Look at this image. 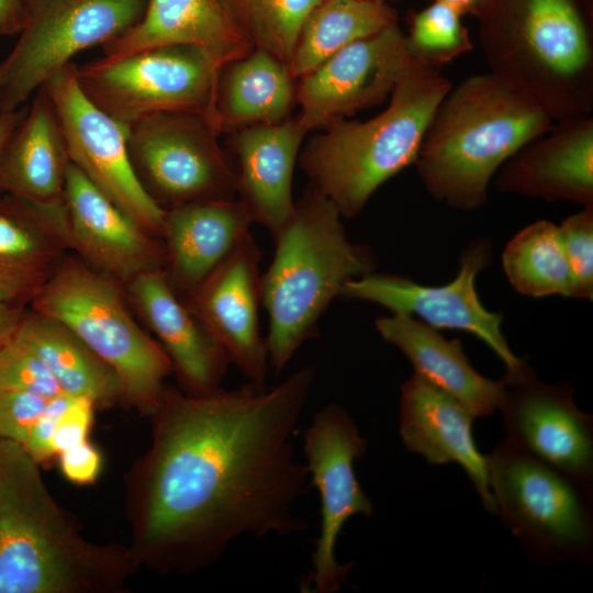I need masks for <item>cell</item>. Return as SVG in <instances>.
Masks as SVG:
<instances>
[{
  "instance_id": "6da1fadb",
  "label": "cell",
  "mask_w": 593,
  "mask_h": 593,
  "mask_svg": "<svg viewBox=\"0 0 593 593\" xmlns=\"http://www.w3.org/2000/svg\"><path fill=\"white\" fill-rule=\"evenodd\" d=\"M313 381L304 367L272 388L248 382L190 395L166 385L149 447L125 481L138 567L191 574L242 536L309 528L294 511L309 474L293 438Z\"/></svg>"
},
{
  "instance_id": "7a4b0ae2",
  "label": "cell",
  "mask_w": 593,
  "mask_h": 593,
  "mask_svg": "<svg viewBox=\"0 0 593 593\" xmlns=\"http://www.w3.org/2000/svg\"><path fill=\"white\" fill-rule=\"evenodd\" d=\"M41 468L0 439V593H120L139 568L130 546L86 539Z\"/></svg>"
},
{
  "instance_id": "3957f363",
  "label": "cell",
  "mask_w": 593,
  "mask_h": 593,
  "mask_svg": "<svg viewBox=\"0 0 593 593\" xmlns=\"http://www.w3.org/2000/svg\"><path fill=\"white\" fill-rule=\"evenodd\" d=\"M553 123L493 74L470 76L438 104L414 160L417 175L437 201L478 210L502 165Z\"/></svg>"
},
{
  "instance_id": "277c9868",
  "label": "cell",
  "mask_w": 593,
  "mask_h": 593,
  "mask_svg": "<svg viewBox=\"0 0 593 593\" xmlns=\"http://www.w3.org/2000/svg\"><path fill=\"white\" fill-rule=\"evenodd\" d=\"M342 217L336 205L310 186L273 238L275 256L260 278V293L268 314V360L276 373L317 336L322 314L344 284L377 269L374 253L348 239Z\"/></svg>"
},
{
  "instance_id": "5b68a950",
  "label": "cell",
  "mask_w": 593,
  "mask_h": 593,
  "mask_svg": "<svg viewBox=\"0 0 593 593\" xmlns=\"http://www.w3.org/2000/svg\"><path fill=\"white\" fill-rule=\"evenodd\" d=\"M490 72L553 122L593 111V37L574 0H492L481 15Z\"/></svg>"
},
{
  "instance_id": "8992f818",
  "label": "cell",
  "mask_w": 593,
  "mask_h": 593,
  "mask_svg": "<svg viewBox=\"0 0 593 593\" xmlns=\"http://www.w3.org/2000/svg\"><path fill=\"white\" fill-rule=\"evenodd\" d=\"M450 88L438 69L411 59L383 112L365 122L339 120L309 139L300 165L310 186L343 217H356L384 182L414 163Z\"/></svg>"
},
{
  "instance_id": "52a82bcc",
  "label": "cell",
  "mask_w": 593,
  "mask_h": 593,
  "mask_svg": "<svg viewBox=\"0 0 593 593\" xmlns=\"http://www.w3.org/2000/svg\"><path fill=\"white\" fill-rule=\"evenodd\" d=\"M30 307L65 324L115 371L123 404L149 417L156 412L171 362L136 322L121 283L67 254Z\"/></svg>"
},
{
  "instance_id": "ba28073f",
  "label": "cell",
  "mask_w": 593,
  "mask_h": 593,
  "mask_svg": "<svg viewBox=\"0 0 593 593\" xmlns=\"http://www.w3.org/2000/svg\"><path fill=\"white\" fill-rule=\"evenodd\" d=\"M503 526L539 563H586L593 557L592 490L507 439L486 456Z\"/></svg>"
},
{
  "instance_id": "9c48e42d",
  "label": "cell",
  "mask_w": 593,
  "mask_h": 593,
  "mask_svg": "<svg viewBox=\"0 0 593 593\" xmlns=\"http://www.w3.org/2000/svg\"><path fill=\"white\" fill-rule=\"evenodd\" d=\"M220 70L203 49L170 45L112 61L91 60L76 66V77L89 100L125 126L155 113L183 112L201 115L216 128Z\"/></svg>"
},
{
  "instance_id": "30bf717a",
  "label": "cell",
  "mask_w": 593,
  "mask_h": 593,
  "mask_svg": "<svg viewBox=\"0 0 593 593\" xmlns=\"http://www.w3.org/2000/svg\"><path fill=\"white\" fill-rule=\"evenodd\" d=\"M147 0H26L20 37L0 64L1 111H15L77 53L135 25Z\"/></svg>"
},
{
  "instance_id": "8fae6325",
  "label": "cell",
  "mask_w": 593,
  "mask_h": 593,
  "mask_svg": "<svg viewBox=\"0 0 593 593\" xmlns=\"http://www.w3.org/2000/svg\"><path fill=\"white\" fill-rule=\"evenodd\" d=\"M219 135L208 119L183 112L155 113L127 125L130 160L146 193L164 210L235 199V165Z\"/></svg>"
},
{
  "instance_id": "7c38bea8",
  "label": "cell",
  "mask_w": 593,
  "mask_h": 593,
  "mask_svg": "<svg viewBox=\"0 0 593 593\" xmlns=\"http://www.w3.org/2000/svg\"><path fill=\"white\" fill-rule=\"evenodd\" d=\"M367 447L355 421L337 403L316 412L304 433L305 467L320 495L321 515L312 569L302 584L305 592L339 591L354 564L339 563L335 549L345 523L357 514L371 516L373 511L355 472V461Z\"/></svg>"
},
{
  "instance_id": "4fadbf2b",
  "label": "cell",
  "mask_w": 593,
  "mask_h": 593,
  "mask_svg": "<svg viewBox=\"0 0 593 593\" xmlns=\"http://www.w3.org/2000/svg\"><path fill=\"white\" fill-rule=\"evenodd\" d=\"M491 260V240L478 237L466 246L457 276L445 284L426 286L406 277L374 271L347 281L340 295L379 304L391 313L411 315L435 329L469 333L503 361L506 373H515L526 361L508 346L502 331V313L486 309L477 291V278Z\"/></svg>"
},
{
  "instance_id": "5bb4252c",
  "label": "cell",
  "mask_w": 593,
  "mask_h": 593,
  "mask_svg": "<svg viewBox=\"0 0 593 593\" xmlns=\"http://www.w3.org/2000/svg\"><path fill=\"white\" fill-rule=\"evenodd\" d=\"M43 87L59 120L70 161L141 227L161 238L165 210L146 193L133 170L126 126L89 100L71 63Z\"/></svg>"
},
{
  "instance_id": "9a60e30c",
  "label": "cell",
  "mask_w": 593,
  "mask_h": 593,
  "mask_svg": "<svg viewBox=\"0 0 593 593\" xmlns=\"http://www.w3.org/2000/svg\"><path fill=\"white\" fill-rule=\"evenodd\" d=\"M505 379V439L592 490L593 416L578 409L573 387L545 383L527 363Z\"/></svg>"
},
{
  "instance_id": "2e32d148",
  "label": "cell",
  "mask_w": 593,
  "mask_h": 593,
  "mask_svg": "<svg viewBox=\"0 0 593 593\" xmlns=\"http://www.w3.org/2000/svg\"><path fill=\"white\" fill-rule=\"evenodd\" d=\"M411 58L396 23L346 46L296 86L300 121L310 132L380 104Z\"/></svg>"
},
{
  "instance_id": "e0dca14e",
  "label": "cell",
  "mask_w": 593,
  "mask_h": 593,
  "mask_svg": "<svg viewBox=\"0 0 593 593\" xmlns=\"http://www.w3.org/2000/svg\"><path fill=\"white\" fill-rule=\"evenodd\" d=\"M260 259L249 232L182 301L248 382L265 387L269 360L259 328Z\"/></svg>"
},
{
  "instance_id": "ac0fdd59",
  "label": "cell",
  "mask_w": 593,
  "mask_h": 593,
  "mask_svg": "<svg viewBox=\"0 0 593 593\" xmlns=\"http://www.w3.org/2000/svg\"><path fill=\"white\" fill-rule=\"evenodd\" d=\"M63 204L69 249L96 270L124 284L164 269L161 238L141 227L71 161Z\"/></svg>"
},
{
  "instance_id": "d6986e66",
  "label": "cell",
  "mask_w": 593,
  "mask_h": 593,
  "mask_svg": "<svg viewBox=\"0 0 593 593\" xmlns=\"http://www.w3.org/2000/svg\"><path fill=\"white\" fill-rule=\"evenodd\" d=\"M122 287L132 310L169 357L180 390L204 395L221 389L230 356L171 289L164 271L141 273Z\"/></svg>"
},
{
  "instance_id": "ffe728a7",
  "label": "cell",
  "mask_w": 593,
  "mask_h": 593,
  "mask_svg": "<svg viewBox=\"0 0 593 593\" xmlns=\"http://www.w3.org/2000/svg\"><path fill=\"white\" fill-rule=\"evenodd\" d=\"M504 193L593 206V116L560 120L499 169Z\"/></svg>"
},
{
  "instance_id": "44dd1931",
  "label": "cell",
  "mask_w": 593,
  "mask_h": 593,
  "mask_svg": "<svg viewBox=\"0 0 593 593\" xmlns=\"http://www.w3.org/2000/svg\"><path fill=\"white\" fill-rule=\"evenodd\" d=\"M170 45L199 47L220 68L255 48L231 0H147L142 19L102 46L101 59Z\"/></svg>"
},
{
  "instance_id": "7402d4cb",
  "label": "cell",
  "mask_w": 593,
  "mask_h": 593,
  "mask_svg": "<svg viewBox=\"0 0 593 593\" xmlns=\"http://www.w3.org/2000/svg\"><path fill=\"white\" fill-rule=\"evenodd\" d=\"M473 418L458 400L415 372L401 385L400 435L407 450L433 465L457 462L484 508L495 513L486 456L479 451L472 436Z\"/></svg>"
},
{
  "instance_id": "603a6c76",
  "label": "cell",
  "mask_w": 593,
  "mask_h": 593,
  "mask_svg": "<svg viewBox=\"0 0 593 593\" xmlns=\"http://www.w3.org/2000/svg\"><path fill=\"white\" fill-rule=\"evenodd\" d=\"M307 133L296 115L231 134V149L236 157L238 200L253 222L265 226L272 239L294 211L293 170Z\"/></svg>"
},
{
  "instance_id": "cb8c5ba5",
  "label": "cell",
  "mask_w": 593,
  "mask_h": 593,
  "mask_svg": "<svg viewBox=\"0 0 593 593\" xmlns=\"http://www.w3.org/2000/svg\"><path fill=\"white\" fill-rule=\"evenodd\" d=\"M253 220L239 200H211L165 210L164 273L183 299L250 232Z\"/></svg>"
},
{
  "instance_id": "d4e9b609",
  "label": "cell",
  "mask_w": 593,
  "mask_h": 593,
  "mask_svg": "<svg viewBox=\"0 0 593 593\" xmlns=\"http://www.w3.org/2000/svg\"><path fill=\"white\" fill-rule=\"evenodd\" d=\"M69 250L64 204L37 206L0 197V294L26 307Z\"/></svg>"
},
{
  "instance_id": "484cf974",
  "label": "cell",
  "mask_w": 593,
  "mask_h": 593,
  "mask_svg": "<svg viewBox=\"0 0 593 593\" xmlns=\"http://www.w3.org/2000/svg\"><path fill=\"white\" fill-rule=\"evenodd\" d=\"M374 325L384 342L407 357L415 373L454 396L474 417L489 416L499 410L506 390L505 377L494 381L480 374L460 339H447L407 314L381 316Z\"/></svg>"
},
{
  "instance_id": "4316f807",
  "label": "cell",
  "mask_w": 593,
  "mask_h": 593,
  "mask_svg": "<svg viewBox=\"0 0 593 593\" xmlns=\"http://www.w3.org/2000/svg\"><path fill=\"white\" fill-rule=\"evenodd\" d=\"M69 164L59 120L42 86L3 150L1 191L37 206H59Z\"/></svg>"
},
{
  "instance_id": "83f0119b",
  "label": "cell",
  "mask_w": 593,
  "mask_h": 593,
  "mask_svg": "<svg viewBox=\"0 0 593 593\" xmlns=\"http://www.w3.org/2000/svg\"><path fill=\"white\" fill-rule=\"evenodd\" d=\"M294 79L284 63L261 48L222 67L215 94L219 133L288 119L296 102Z\"/></svg>"
},
{
  "instance_id": "f1b7e54d",
  "label": "cell",
  "mask_w": 593,
  "mask_h": 593,
  "mask_svg": "<svg viewBox=\"0 0 593 593\" xmlns=\"http://www.w3.org/2000/svg\"><path fill=\"white\" fill-rule=\"evenodd\" d=\"M14 336L41 358L64 394L87 398L98 409L123 404L115 371L58 320L25 309Z\"/></svg>"
},
{
  "instance_id": "f546056e",
  "label": "cell",
  "mask_w": 593,
  "mask_h": 593,
  "mask_svg": "<svg viewBox=\"0 0 593 593\" xmlns=\"http://www.w3.org/2000/svg\"><path fill=\"white\" fill-rule=\"evenodd\" d=\"M394 23L396 13L387 2L323 0L301 29L289 64L291 75L301 79L346 46Z\"/></svg>"
},
{
  "instance_id": "4dcf8cb0",
  "label": "cell",
  "mask_w": 593,
  "mask_h": 593,
  "mask_svg": "<svg viewBox=\"0 0 593 593\" xmlns=\"http://www.w3.org/2000/svg\"><path fill=\"white\" fill-rule=\"evenodd\" d=\"M511 286L529 298H573L574 282L558 225L536 221L515 234L502 254Z\"/></svg>"
},
{
  "instance_id": "1f68e13d",
  "label": "cell",
  "mask_w": 593,
  "mask_h": 593,
  "mask_svg": "<svg viewBox=\"0 0 593 593\" xmlns=\"http://www.w3.org/2000/svg\"><path fill=\"white\" fill-rule=\"evenodd\" d=\"M253 42L288 67L301 29L323 0H231Z\"/></svg>"
},
{
  "instance_id": "d6a6232c",
  "label": "cell",
  "mask_w": 593,
  "mask_h": 593,
  "mask_svg": "<svg viewBox=\"0 0 593 593\" xmlns=\"http://www.w3.org/2000/svg\"><path fill=\"white\" fill-rule=\"evenodd\" d=\"M460 15L456 9L437 1L414 14L409 34L404 35L410 58L438 69L471 51L472 44Z\"/></svg>"
},
{
  "instance_id": "836d02e7",
  "label": "cell",
  "mask_w": 593,
  "mask_h": 593,
  "mask_svg": "<svg viewBox=\"0 0 593 593\" xmlns=\"http://www.w3.org/2000/svg\"><path fill=\"white\" fill-rule=\"evenodd\" d=\"M0 391L64 394L41 358L15 336L0 347Z\"/></svg>"
},
{
  "instance_id": "e575fe53",
  "label": "cell",
  "mask_w": 593,
  "mask_h": 593,
  "mask_svg": "<svg viewBox=\"0 0 593 593\" xmlns=\"http://www.w3.org/2000/svg\"><path fill=\"white\" fill-rule=\"evenodd\" d=\"M561 244L569 262L573 282V298H593V206L567 216L558 225Z\"/></svg>"
},
{
  "instance_id": "d590c367",
  "label": "cell",
  "mask_w": 593,
  "mask_h": 593,
  "mask_svg": "<svg viewBox=\"0 0 593 593\" xmlns=\"http://www.w3.org/2000/svg\"><path fill=\"white\" fill-rule=\"evenodd\" d=\"M51 399L22 391H0V439L22 445Z\"/></svg>"
},
{
  "instance_id": "8d00e7d4",
  "label": "cell",
  "mask_w": 593,
  "mask_h": 593,
  "mask_svg": "<svg viewBox=\"0 0 593 593\" xmlns=\"http://www.w3.org/2000/svg\"><path fill=\"white\" fill-rule=\"evenodd\" d=\"M97 409L87 398H70L54 425L51 450L55 458L61 451L88 439Z\"/></svg>"
},
{
  "instance_id": "74e56055",
  "label": "cell",
  "mask_w": 593,
  "mask_h": 593,
  "mask_svg": "<svg viewBox=\"0 0 593 593\" xmlns=\"http://www.w3.org/2000/svg\"><path fill=\"white\" fill-rule=\"evenodd\" d=\"M57 459L63 475L78 485L96 482L103 466L100 450L88 439L61 451Z\"/></svg>"
},
{
  "instance_id": "f35d334b",
  "label": "cell",
  "mask_w": 593,
  "mask_h": 593,
  "mask_svg": "<svg viewBox=\"0 0 593 593\" xmlns=\"http://www.w3.org/2000/svg\"><path fill=\"white\" fill-rule=\"evenodd\" d=\"M70 398L67 394H59L52 398L21 445L41 467L55 458L51 450L54 425Z\"/></svg>"
},
{
  "instance_id": "ab89813d",
  "label": "cell",
  "mask_w": 593,
  "mask_h": 593,
  "mask_svg": "<svg viewBox=\"0 0 593 593\" xmlns=\"http://www.w3.org/2000/svg\"><path fill=\"white\" fill-rule=\"evenodd\" d=\"M26 0H0V34H18L22 27Z\"/></svg>"
},
{
  "instance_id": "60d3db41",
  "label": "cell",
  "mask_w": 593,
  "mask_h": 593,
  "mask_svg": "<svg viewBox=\"0 0 593 593\" xmlns=\"http://www.w3.org/2000/svg\"><path fill=\"white\" fill-rule=\"evenodd\" d=\"M25 309L0 294V347L14 336Z\"/></svg>"
},
{
  "instance_id": "b9f144b4",
  "label": "cell",
  "mask_w": 593,
  "mask_h": 593,
  "mask_svg": "<svg viewBox=\"0 0 593 593\" xmlns=\"http://www.w3.org/2000/svg\"><path fill=\"white\" fill-rule=\"evenodd\" d=\"M25 111H4L0 113V160L3 150L12 136L15 127L24 115ZM0 188V197L2 195Z\"/></svg>"
},
{
  "instance_id": "7bdbcfd3",
  "label": "cell",
  "mask_w": 593,
  "mask_h": 593,
  "mask_svg": "<svg viewBox=\"0 0 593 593\" xmlns=\"http://www.w3.org/2000/svg\"><path fill=\"white\" fill-rule=\"evenodd\" d=\"M456 9L460 14L472 13L482 15L492 0H435Z\"/></svg>"
},
{
  "instance_id": "ee69618b",
  "label": "cell",
  "mask_w": 593,
  "mask_h": 593,
  "mask_svg": "<svg viewBox=\"0 0 593 593\" xmlns=\"http://www.w3.org/2000/svg\"><path fill=\"white\" fill-rule=\"evenodd\" d=\"M367 1H379V2H387L389 0H367Z\"/></svg>"
},
{
  "instance_id": "f6af8a7d",
  "label": "cell",
  "mask_w": 593,
  "mask_h": 593,
  "mask_svg": "<svg viewBox=\"0 0 593 593\" xmlns=\"http://www.w3.org/2000/svg\"><path fill=\"white\" fill-rule=\"evenodd\" d=\"M1 112H2V111H1V105H0V113H1Z\"/></svg>"
}]
</instances>
